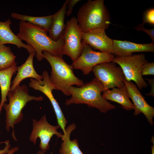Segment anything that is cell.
<instances>
[{
	"instance_id": "obj_10",
	"label": "cell",
	"mask_w": 154,
	"mask_h": 154,
	"mask_svg": "<svg viewBox=\"0 0 154 154\" xmlns=\"http://www.w3.org/2000/svg\"><path fill=\"white\" fill-rule=\"evenodd\" d=\"M83 48L78 58L73 62L71 65L73 69L82 70L84 75L89 74L95 66L105 62H112L115 57L108 53L96 51L89 45L82 41Z\"/></svg>"
},
{
	"instance_id": "obj_23",
	"label": "cell",
	"mask_w": 154,
	"mask_h": 154,
	"mask_svg": "<svg viewBox=\"0 0 154 154\" xmlns=\"http://www.w3.org/2000/svg\"><path fill=\"white\" fill-rule=\"evenodd\" d=\"M142 23H147L154 25V8H150L147 10L143 15Z\"/></svg>"
},
{
	"instance_id": "obj_27",
	"label": "cell",
	"mask_w": 154,
	"mask_h": 154,
	"mask_svg": "<svg viewBox=\"0 0 154 154\" xmlns=\"http://www.w3.org/2000/svg\"><path fill=\"white\" fill-rule=\"evenodd\" d=\"M148 81L149 84L151 87V89L150 92L146 94L148 96H150L154 97V78H145Z\"/></svg>"
},
{
	"instance_id": "obj_29",
	"label": "cell",
	"mask_w": 154,
	"mask_h": 154,
	"mask_svg": "<svg viewBox=\"0 0 154 154\" xmlns=\"http://www.w3.org/2000/svg\"><path fill=\"white\" fill-rule=\"evenodd\" d=\"M19 149V148L17 146L12 148L9 149L8 152L7 154H13L17 151Z\"/></svg>"
},
{
	"instance_id": "obj_7",
	"label": "cell",
	"mask_w": 154,
	"mask_h": 154,
	"mask_svg": "<svg viewBox=\"0 0 154 154\" xmlns=\"http://www.w3.org/2000/svg\"><path fill=\"white\" fill-rule=\"evenodd\" d=\"M82 32L75 17H72L67 22L63 34L62 54L69 56L73 62L78 58L83 50Z\"/></svg>"
},
{
	"instance_id": "obj_21",
	"label": "cell",
	"mask_w": 154,
	"mask_h": 154,
	"mask_svg": "<svg viewBox=\"0 0 154 154\" xmlns=\"http://www.w3.org/2000/svg\"><path fill=\"white\" fill-rule=\"evenodd\" d=\"M11 15L14 19L39 26L48 31L51 27L53 16L51 15L43 17H34L14 12L12 13Z\"/></svg>"
},
{
	"instance_id": "obj_9",
	"label": "cell",
	"mask_w": 154,
	"mask_h": 154,
	"mask_svg": "<svg viewBox=\"0 0 154 154\" xmlns=\"http://www.w3.org/2000/svg\"><path fill=\"white\" fill-rule=\"evenodd\" d=\"M32 125L29 139L35 145L37 138H39L40 140L39 147L40 151L44 153L49 149V142L53 135L61 138L63 136V134L58 131V129L60 128V126L53 125L50 124L47 120L46 114L38 121L33 119Z\"/></svg>"
},
{
	"instance_id": "obj_11",
	"label": "cell",
	"mask_w": 154,
	"mask_h": 154,
	"mask_svg": "<svg viewBox=\"0 0 154 154\" xmlns=\"http://www.w3.org/2000/svg\"><path fill=\"white\" fill-rule=\"evenodd\" d=\"M42 76L43 79L42 80L38 81L31 78L29 86L35 90L41 92L48 98L55 113L58 125L60 126L64 133L67 121L58 103L52 94L53 90H56V89L50 82V76L47 71H44L42 73Z\"/></svg>"
},
{
	"instance_id": "obj_6",
	"label": "cell",
	"mask_w": 154,
	"mask_h": 154,
	"mask_svg": "<svg viewBox=\"0 0 154 154\" xmlns=\"http://www.w3.org/2000/svg\"><path fill=\"white\" fill-rule=\"evenodd\" d=\"M112 61L119 65L124 74L125 80L128 82L134 81L138 89L141 90L148 86L141 73L142 65L148 62L144 54L127 57L116 56Z\"/></svg>"
},
{
	"instance_id": "obj_2",
	"label": "cell",
	"mask_w": 154,
	"mask_h": 154,
	"mask_svg": "<svg viewBox=\"0 0 154 154\" xmlns=\"http://www.w3.org/2000/svg\"><path fill=\"white\" fill-rule=\"evenodd\" d=\"M105 90L100 82L95 78L81 86H70L69 91L71 97L66 100L65 104H86L89 107L96 108L101 112L106 113L116 107L103 98L101 93Z\"/></svg>"
},
{
	"instance_id": "obj_1",
	"label": "cell",
	"mask_w": 154,
	"mask_h": 154,
	"mask_svg": "<svg viewBox=\"0 0 154 154\" xmlns=\"http://www.w3.org/2000/svg\"><path fill=\"white\" fill-rule=\"evenodd\" d=\"M48 31L41 27L29 22L20 21L19 31L17 36L21 40L25 41L36 52L38 61L44 58L42 52L46 51L53 56L63 58L62 49L64 44L63 34L55 41L47 35Z\"/></svg>"
},
{
	"instance_id": "obj_32",
	"label": "cell",
	"mask_w": 154,
	"mask_h": 154,
	"mask_svg": "<svg viewBox=\"0 0 154 154\" xmlns=\"http://www.w3.org/2000/svg\"><path fill=\"white\" fill-rule=\"evenodd\" d=\"M1 114L0 113V115ZM0 121H1V120H0Z\"/></svg>"
},
{
	"instance_id": "obj_30",
	"label": "cell",
	"mask_w": 154,
	"mask_h": 154,
	"mask_svg": "<svg viewBox=\"0 0 154 154\" xmlns=\"http://www.w3.org/2000/svg\"><path fill=\"white\" fill-rule=\"evenodd\" d=\"M154 138L153 136L152 137L151 141L153 143V145L151 146V154H154Z\"/></svg>"
},
{
	"instance_id": "obj_18",
	"label": "cell",
	"mask_w": 154,
	"mask_h": 154,
	"mask_svg": "<svg viewBox=\"0 0 154 154\" xmlns=\"http://www.w3.org/2000/svg\"><path fill=\"white\" fill-rule=\"evenodd\" d=\"M68 0H66L62 7L53 15L51 27L48 31L49 37L56 41L60 38L64 33L66 25L64 23V18L67 7Z\"/></svg>"
},
{
	"instance_id": "obj_25",
	"label": "cell",
	"mask_w": 154,
	"mask_h": 154,
	"mask_svg": "<svg viewBox=\"0 0 154 154\" xmlns=\"http://www.w3.org/2000/svg\"><path fill=\"white\" fill-rule=\"evenodd\" d=\"M144 24L142 23L139 24L134 29L138 31H143L151 37L152 42H154V29H147L144 26Z\"/></svg>"
},
{
	"instance_id": "obj_5",
	"label": "cell",
	"mask_w": 154,
	"mask_h": 154,
	"mask_svg": "<svg viewBox=\"0 0 154 154\" xmlns=\"http://www.w3.org/2000/svg\"><path fill=\"white\" fill-rule=\"evenodd\" d=\"M43 54L51 66L50 80L56 90L69 96H70L69 91L70 86L76 85L79 87L84 84L83 81L74 74L72 65L67 63L63 58L54 56L46 51H43Z\"/></svg>"
},
{
	"instance_id": "obj_22",
	"label": "cell",
	"mask_w": 154,
	"mask_h": 154,
	"mask_svg": "<svg viewBox=\"0 0 154 154\" xmlns=\"http://www.w3.org/2000/svg\"><path fill=\"white\" fill-rule=\"evenodd\" d=\"M16 58L10 47L0 45V70L7 69L15 64Z\"/></svg>"
},
{
	"instance_id": "obj_14",
	"label": "cell",
	"mask_w": 154,
	"mask_h": 154,
	"mask_svg": "<svg viewBox=\"0 0 154 154\" xmlns=\"http://www.w3.org/2000/svg\"><path fill=\"white\" fill-rule=\"evenodd\" d=\"M113 54L117 56L127 57L135 52H154V44H138L127 40H113Z\"/></svg>"
},
{
	"instance_id": "obj_24",
	"label": "cell",
	"mask_w": 154,
	"mask_h": 154,
	"mask_svg": "<svg viewBox=\"0 0 154 154\" xmlns=\"http://www.w3.org/2000/svg\"><path fill=\"white\" fill-rule=\"evenodd\" d=\"M142 76L154 75V62H147L142 66L141 70Z\"/></svg>"
},
{
	"instance_id": "obj_4",
	"label": "cell",
	"mask_w": 154,
	"mask_h": 154,
	"mask_svg": "<svg viewBox=\"0 0 154 154\" xmlns=\"http://www.w3.org/2000/svg\"><path fill=\"white\" fill-rule=\"evenodd\" d=\"M76 19L82 32L97 28L105 30L111 23L104 0H88L79 9Z\"/></svg>"
},
{
	"instance_id": "obj_16",
	"label": "cell",
	"mask_w": 154,
	"mask_h": 154,
	"mask_svg": "<svg viewBox=\"0 0 154 154\" xmlns=\"http://www.w3.org/2000/svg\"><path fill=\"white\" fill-rule=\"evenodd\" d=\"M11 23L9 19L4 22L0 21V45L12 44L15 45L19 49L22 48H25L29 54L35 52L31 46L23 43L14 34L10 28Z\"/></svg>"
},
{
	"instance_id": "obj_19",
	"label": "cell",
	"mask_w": 154,
	"mask_h": 154,
	"mask_svg": "<svg viewBox=\"0 0 154 154\" xmlns=\"http://www.w3.org/2000/svg\"><path fill=\"white\" fill-rule=\"evenodd\" d=\"M74 123L69 125L65 129V132L62 138V142L59 151L60 154H84L79 147L78 140L70 139V135L76 129Z\"/></svg>"
},
{
	"instance_id": "obj_12",
	"label": "cell",
	"mask_w": 154,
	"mask_h": 154,
	"mask_svg": "<svg viewBox=\"0 0 154 154\" xmlns=\"http://www.w3.org/2000/svg\"><path fill=\"white\" fill-rule=\"evenodd\" d=\"M129 98L133 102L134 110V115L137 116L142 113L145 116L149 123L153 124L154 108L149 105L145 99L144 97L138 88L137 86L131 81L123 80Z\"/></svg>"
},
{
	"instance_id": "obj_20",
	"label": "cell",
	"mask_w": 154,
	"mask_h": 154,
	"mask_svg": "<svg viewBox=\"0 0 154 154\" xmlns=\"http://www.w3.org/2000/svg\"><path fill=\"white\" fill-rule=\"evenodd\" d=\"M17 62L9 68L0 70V87L1 99L0 103V113L3 104L7 101V96L10 92L11 81L13 74L17 71Z\"/></svg>"
},
{
	"instance_id": "obj_26",
	"label": "cell",
	"mask_w": 154,
	"mask_h": 154,
	"mask_svg": "<svg viewBox=\"0 0 154 154\" xmlns=\"http://www.w3.org/2000/svg\"><path fill=\"white\" fill-rule=\"evenodd\" d=\"M80 1V0H68L67 5L68 9L66 11V15L68 16H70L72 13L74 7Z\"/></svg>"
},
{
	"instance_id": "obj_8",
	"label": "cell",
	"mask_w": 154,
	"mask_h": 154,
	"mask_svg": "<svg viewBox=\"0 0 154 154\" xmlns=\"http://www.w3.org/2000/svg\"><path fill=\"white\" fill-rule=\"evenodd\" d=\"M92 71L105 90L125 86L123 82L125 78L122 70L113 61L98 64L93 68Z\"/></svg>"
},
{
	"instance_id": "obj_17",
	"label": "cell",
	"mask_w": 154,
	"mask_h": 154,
	"mask_svg": "<svg viewBox=\"0 0 154 154\" xmlns=\"http://www.w3.org/2000/svg\"><path fill=\"white\" fill-rule=\"evenodd\" d=\"M102 96L106 100L114 102L120 104L125 110H134L133 104L130 100L125 86L106 90L103 92Z\"/></svg>"
},
{
	"instance_id": "obj_15",
	"label": "cell",
	"mask_w": 154,
	"mask_h": 154,
	"mask_svg": "<svg viewBox=\"0 0 154 154\" xmlns=\"http://www.w3.org/2000/svg\"><path fill=\"white\" fill-rule=\"evenodd\" d=\"M35 54L36 52L29 54L25 62L21 66H17V73L12 83L10 92L13 91L21 81L26 78H31L38 81L43 80L42 76L38 74L34 67L33 60Z\"/></svg>"
},
{
	"instance_id": "obj_31",
	"label": "cell",
	"mask_w": 154,
	"mask_h": 154,
	"mask_svg": "<svg viewBox=\"0 0 154 154\" xmlns=\"http://www.w3.org/2000/svg\"><path fill=\"white\" fill-rule=\"evenodd\" d=\"M37 154H45V153H44L42 152L40 150L37 153Z\"/></svg>"
},
{
	"instance_id": "obj_13",
	"label": "cell",
	"mask_w": 154,
	"mask_h": 154,
	"mask_svg": "<svg viewBox=\"0 0 154 154\" xmlns=\"http://www.w3.org/2000/svg\"><path fill=\"white\" fill-rule=\"evenodd\" d=\"M82 41L100 52L113 54V40L106 35L105 30L97 28L82 32Z\"/></svg>"
},
{
	"instance_id": "obj_28",
	"label": "cell",
	"mask_w": 154,
	"mask_h": 154,
	"mask_svg": "<svg viewBox=\"0 0 154 154\" xmlns=\"http://www.w3.org/2000/svg\"><path fill=\"white\" fill-rule=\"evenodd\" d=\"M4 143L5 146L4 148L0 150V154H7L8 152L11 147L10 141L9 140L1 142Z\"/></svg>"
},
{
	"instance_id": "obj_3",
	"label": "cell",
	"mask_w": 154,
	"mask_h": 154,
	"mask_svg": "<svg viewBox=\"0 0 154 154\" xmlns=\"http://www.w3.org/2000/svg\"><path fill=\"white\" fill-rule=\"evenodd\" d=\"M9 102L5 103L3 107L5 112V128L9 132L12 130L11 135L13 139L17 140L15 134L14 128L15 125L20 123L22 120L23 115L22 112L23 108L29 102L34 100L42 101V96H32L29 94L28 87L25 84L19 85L12 92H9L7 95Z\"/></svg>"
}]
</instances>
